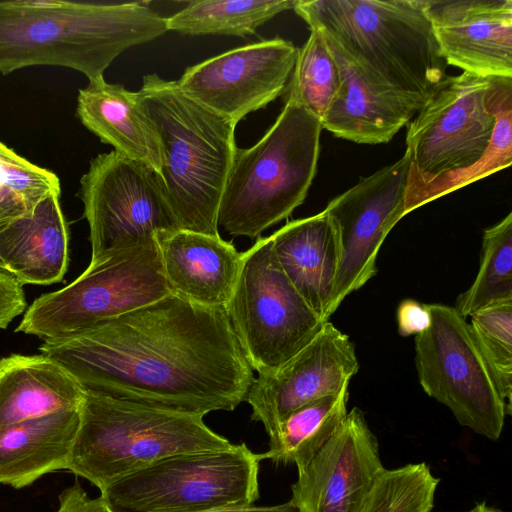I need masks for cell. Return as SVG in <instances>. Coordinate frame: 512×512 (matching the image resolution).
I'll return each mask as SVG.
<instances>
[{
	"instance_id": "6da1fadb",
	"label": "cell",
	"mask_w": 512,
	"mask_h": 512,
	"mask_svg": "<svg viewBox=\"0 0 512 512\" xmlns=\"http://www.w3.org/2000/svg\"><path fill=\"white\" fill-rule=\"evenodd\" d=\"M39 350L86 391L202 417L233 411L255 379L226 308L173 293Z\"/></svg>"
},
{
	"instance_id": "7a4b0ae2",
	"label": "cell",
	"mask_w": 512,
	"mask_h": 512,
	"mask_svg": "<svg viewBox=\"0 0 512 512\" xmlns=\"http://www.w3.org/2000/svg\"><path fill=\"white\" fill-rule=\"evenodd\" d=\"M167 31V18L142 2L0 1V73L62 66L96 81L125 50Z\"/></svg>"
},
{
	"instance_id": "3957f363",
	"label": "cell",
	"mask_w": 512,
	"mask_h": 512,
	"mask_svg": "<svg viewBox=\"0 0 512 512\" xmlns=\"http://www.w3.org/2000/svg\"><path fill=\"white\" fill-rule=\"evenodd\" d=\"M138 95L158 135L159 177L180 229L219 235L218 210L237 149L236 124L148 74Z\"/></svg>"
},
{
	"instance_id": "277c9868",
	"label": "cell",
	"mask_w": 512,
	"mask_h": 512,
	"mask_svg": "<svg viewBox=\"0 0 512 512\" xmlns=\"http://www.w3.org/2000/svg\"><path fill=\"white\" fill-rule=\"evenodd\" d=\"M293 10L400 94L426 102L446 77L421 0H295Z\"/></svg>"
},
{
	"instance_id": "5b68a950",
	"label": "cell",
	"mask_w": 512,
	"mask_h": 512,
	"mask_svg": "<svg viewBox=\"0 0 512 512\" xmlns=\"http://www.w3.org/2000/svg\"><path fill=\"white\" fill-rule=\"evenodd\" d=\"M407 185L486 162L512 163V79L446 76L407 124Z\"/></svg>"
},
{
	"instance_id": "8992f818",
	"label": "cell",
	"mask_w": 512,
	"mask_h": 512,
	"mask_svg": "<svg viewBox=\"0 0 512 512\" xmlns=\"http://www.w3.org/2000/svg\"><path fill=\"white\" fill-rule=\"evenodd\" d=\"M322 125L286 97L274 124L252 147L236 149L218 210V227L255 238L300 206L317 171Z\"/></svg>"
},
{
	"instance_id": "52a82bcc",
	"label": "cell",
	"mask_w": 512,
	"mask_h": 512,
	"mask_svg": "<svg viewBox=\"0 0 512 512\" xmlns=\"http://www.w3.org/2000/svg\"><path fill=\"white\" fill-rule=\"evenodd\" d=\"M233 444L202 416L146 407L86 391L67 470L100 491L164 458Z\"/></svg>"
},
{
	"instance_id": "ba28073f",
	"label": "cell",
	"mask_w": 512,
	"mask_h": 512,
	"mask_svg": "<svg viewBox=\"0 0 512 512\" xmlns=\"http://www.w3.org/2000/svg\"><path fill=\"white\" fill-rule=\"evenodd\" d=\"M261 454L245 443L164 458L105 488L111 512H210L254 505Z\"/></svg>"
},
{
	"instance_id": "9c48e42d",
	"label": "cell",
	"mask_w": 512,
	"mask_h": 512,
	"mask_svg": "<svg viewBox=\"0 0 512 512\" xmlns=\"http://www.w3.org/2000/svg\"><path fill=\"white\" fill-rule=\"evenodd\" d=\"M169 294L159 243L129 248L90 263L67 286L35 299L15 331L64 338Z\"/></svg>"
},
{
	"instance_id": "30bf717a",
	"label": "cell",
	"mask_w": 512,
	"mask_h": 512,
	"mask_svg": "<svg viewBox=\"0 0 512 512\" xmlns=\"http://www.w3.org/2000/svg\"><path fill=\"white\" fill-rule=\"evenodd\" d=\"M226 310L247 360L258 374L283 365L327 322L286 277L270 236L259 237L243 252L241 270Z\"/></svg>"
},
{
	"instance_id": "8fae6325",
	"label": "cell",
	"mask_w": 512,
	"mask_h": 512,
	"mask_svg": "<svg viewBox=\"0 0 512 512\" xmlns=\"http://www.w3.org/2000/svg\"><path fill=\"white\" fill-rule=\"evenodd\" d=\"M78 195L89 225L90 263L159 243L180 229L157 174L115 150L90 161Z\"/></svg>"
},
{
	"instance_id": "7c38bea8",
	"label": "cell",
	"mask_w": 512,
	"mask_h": 512,
	"mask_svg": "<svg viewBox=\"0 0 512 512\" xmlns=\"http://www.w3.org/2000/svg\"><path fill=\"white\" fill-rule=\"evenodd\" d=\"M429 328L415 336V364L427 395L456 420L496 441L509 415L469 324L454 307L428 304Z\"/></svg>"
},
{
	"instance_id": "4fadbf2b",
	"label": "cell",
	"mask_w": 512,
	"mask_h": 512,
	"mask_svg": "<svg viewBox=\"0 0 512 512\" xmlns=\"http://www.w3.org/2000/svg\"><path fill=\"white\" fill-rule=\"evenodd\" d=\"M409 153L391 165L361 178L332 199L324 209L336 229L340 263L330 315L352 292L377 273L379 249L388 233L405 214Z\"/></svg>"
},
{
	"instance_id": "5bb4252c",
	"label": "cell",
	"mask_w": 512,
	"mask_h": 512,
	"mask_svg": "<svg viewBox=\"0 0 512 512\" xmlns=\"http://www.w3.org/2000/svg\"><path fill=\"white\" fill-rule=\"evenodd\" d=\"M297 52L288 40L265 39L190 66L176 82L191 98L237 125L286 91Z\"/></svg>"
},
{
	"instance_id": "9a60e30c",
	"label": "cell",
	"mask_w": 512,
	"mask_h": 512,
	"mask_svg": "<svg viewBox=\"0 0 512 512\" xmlns=\"http://www.w3.org/2000/svg\"><path fill=\"white\" fill-rule=\"evenodd\" d=\"M358 370L354 343L327 321L314 339L283 365L254 379L246 398L251 418L261 422L269 435L299 407L348 386Z\"/></svg>"
},
{
	"instance_id": "2e32d148",
	"label": "cell",
	"mask_w": 512,
	"mask_h": 512,
	"mask_svg": "<svg viewBox=\"0 0 512 512\" xmlns=\"http://www.w3.org/2000/svg\"><path fill=\"white\" fill-rule=\"evenodd\" d=\"M383 466L376 436L354 407L302 468L290 499L300 512H358Z\"/></svg>"
},
{
	"instance_id": "e0dca14e",
	"label": "cell",
	"mask_w": 512,
	"mask_h": 512,
	"mask_svg": "<svg viewBox=\"0 0 512 512\" xmlns=\"http://www.w3.org/2000/svg\"><path fill=\"white\" fill-rule=\"evenodd\" d=\"M446 65L512 78L511 0H421Z\"/></svg>"
},
{
	"instance_id": "ac0fdd59",
	"label": "cell",
	"mask_w": 512,
	"mask_h": 512,
	"mask_svg": "<svg viewBox=\"0 0 512 512\" xmlns=\"http://www.w3.org/2000/svg\"><path fill=\"white\" fill-rule=\"evenodd\" d=\"M319 30L341 76L338 95L320 120L322 128L336 137L359 144L389 142L425 102L400 94L377 81L334 39Z\"/></svg>"
},
{
	"instance_id": "d6986e66",
	"label": "cell",
	"mask_w": 512,
	"mask_h": 512,
	"mask_svg": "<svg viewBox=\"0 0 512 512\" xmlns=\"http://www.w3.org/2000/svg\"><path fill=\"white\" fill-rule=\"evenodd\" d=\"M163 271L171 293L205 307L228 305L243 252L220 235L179 229L159 241Z\"/></svg>"
},
{
	"instance_id": "ffe728a7",
	"label": "cell",
	"mask_w": 512,
	"mask_h": 512,
	"mask_svg": "<svg viewBox=\"0 0 512 512\" xmlns=\"http://www.w3.org/2000/svg\"><path fill=\"white\" fill-rule=\"evenodd\" d=\"M270 238L286 277L314 312L328 321L340 263L338 235L329 215L323 210L292 220Z\"/></svg>"
},
{
	"instance_id": "44dd1931",
	"label": "cell",
	"mask_w": 512,
	"mask_h": 512,
	"mask_svg": "<svg viewBox=\"0 0 512 512\" xmlns=\"http://www.w3.org/2000/svg\"><path fill=\"white\" fill-rule=\"evenodd\" d=\"M59 197L47 196L0 230V270L21 284L50 285L67 271L69 232Z\"/></svg>"
},
{
	"instance_id": "7402d4cb",
	"label": "cell",
	"mask_w": 512,
	"mask_h": 512,
	"mask_svg": "<svg viewBox=\"0 0 512 512\" xmlns=\"http://www.w3.org/2000/svg\"><path fill=\"white\" fill-rule=\"evenodd\" d=\"M76 115L101 142L160 175L161 146L138 95L104 78L79 89Z\"/></svg>"
},
{
	"instance_id": "603a6c76",
	"label": "cell",
	"mask_w": 512,
	"mask_h": 512,
	"mask_svg": "<svg viewBox=\"0 0 512 512\" xmlns=\"http://www.w3.org/2000/svg\"><path fill=\"white\" fill-rule=\"evenodd\" d=\"M86 390L46 355L0 359V429L47 414L79 409Z\"/></svg>"
},
{
	"instance_id": "cb8c5ba5",
	"label": "cell",
	"mask_w": 512,
	"mask_h": 512,
	"mask_svg": "<svg viewBox=\"0 0 512 512\" xmlns=\"http://www.w3.org/2000/svg\"><path fill=\"white\" fill-rule=\"evenodd\" d=\"M80 425V408L28 419L0 429V483L22 488L67 469Z\"/></svg>"
},
{
	"instance_id": "d4e9b609",
	"label": "cell",
	"mask_w": 512,
	"mask_h": 512,
	"mask_svg": "<svg viewBox=\"0 0 512 512\" xmlns=\"http://www.w3.org/2000/svg\"><path fill=\"white\" fill-rule=\"evenodd\" d=\"M348 386L313 400L284 418L269 434L262 460L305 466L333 436L347 415Z\"/></svg>"
},
{
	"instance_id": "484cf974",
	"label": "cell",
	"mask_w": 512,
	"mask_h": 512,
	"mask_svg": "<svg viewBox=\"0 0 512 512\" xmlns=\"http://www.w3.org/2000/svg\"><path fill=\"white\" fill-rule=\"evenodd\" d=\"M295 0H202L167 18V29L181 34L245 37L276 15L293 9Z\"/></svg>"
},
{
	"instance_id": "4316f807",
	"label": "cell",
	"mask_w": 512,
	"mask_h": 512,
	"mask_svg": "<svg viewBox=\"0 0 512 512\" xmlns=\"http://www.w3.org/2000/svg\"><path fill=\"white\" fill-rule=\"evenodd\" d=\"M512 300V213L486 228L482 238L479 270L471 286L456 299L463 317L502 301Z\"/></svg>"
},
{
	"instance_id": "83f0119b",
	"label": "cell",
	"mask_w": 512,
	"mask_h": 512,
	"mask_svg": "<svg viewBox=\"0 0 512 512\" xmlns=\"http://www.w3.org/2000/svg\"><path fill=\"white\" fill-rule=\"evenodd\" d=\"M309 29L307 41L298 48L285 92L321 120L338 95L341 76L322 32L316 27Z\"/></svg>"
},
{
	"instance_id": "f1b7e54d",
	"label": "cell",
	"mask_w": 512,
	"mask_h": 512,
	"mask_svg": "<svg viewBox=\"0 0 512 512\" xmlns=\"http://www.w3.org/2000/svg\"><path fill=\"white\" fill-rule=\"evenodd\" d=\"M439 481L425 462L385 468L358 512H431Z\"/></svg>"
},
{
	"instance_id": "f546056e",
	"label": "cell",
	"mask_w": 512,
	"mask_h": 512,
	"mask_svg": "<svg viewBox=\"0 0 512 512\" xmlns=\"http://www.w3.org/2000/svg\"><path fill=\"white\" fill-rule=\"evenodd\" d=\"M474 341L495 379L506 409L512 412V300L484 307L470 315Z\"/></svg>"
},
{
	"instance_id": "4dcf8cb0",
	"label": "cell",
	"mask_w": 512,
	"mask_h": 512,
	"mask_svg": "<svg viewBox=\"0 0 512 512\" xmlns=\"http://www.w3.org/2000/svg\"><path fill=\"white\" fill-rule=\"evenodd\" d=\"M0 186L34 208L47 196L60 194V181L52 171L39 167L0 142Z\"/></svg>"
},
{
	"instance_id": "1f68e13d",
	"label": "cell",
	"mask_w": 512,
	"mask_h": 512,
	"mask_svg": "<svg viewBox=\"0 0 512 512\" xmlns=\"http://www.w3.org/2000/svg\"><path fill=\"white\" fill-rule=\"evenodd\" d=\"M22 284L11 274L0 270V329L26 311Z\"/></svg>"
},
{
	"instance_id": "d6a6232c",
	"label": "cell",
	"mask_w": 512,
	"mask_h": 512,
	"mask_svg": "<svg viewBox=\"0 0 512 512\" xmlns=\"http://www.w3.org/2000/svg\"><path fill=\"white\" fill-rule=\"evenodd\" d=\"M396 320L401 336H416L426 331L431 324L429 306L414 299H405L397 308Z\"/></svg>"
},
{
	"instance_id": "836d02e7",
	"label": "cell",
	"mask_w": 512,
	"mask_h": 512,
	"mask_svg": "<svg viewBox=\"0 0 512 512\" xmlns=\"http://www.w3.org/2000/svg\"><path fill=\"white\" fill-rule=\"evenodd\" d=\"M80 512H111L106 506L104 500L99 496L91 499L85 496L81 501ZM210 512H300L299 508L289 500L286 503L274 506H249L243 508H231L214 510Z\"/></svg>"
},
{
	"instance_id": "e575fe53",
	"label": "cell",
	"mask_w": 512,
	"mask_h": 512,
	"mask_svg": "<svg viewBox=\"0 0 512 512\" xmlns=\"http://www.w3.org/2000/svg\"><path fill=\"white\" fill-rule=\"evenodd\" d=\"M32 210L16 194L0 186V230Z\"/></svg>"
},
{
	"instance_id": "d590c367",
	"label": "cell",
	"mask_w": 512,
	"mask_h": 512,
	"mask_svg": "<svg viewBox=\"0 0 512 512\" xmlns=\"http://www.w3.org/2000/svg\"><path fill=\"white\" fill-rule=\"evenodd\" d=\"M468 512H502L500 509L488 506L486 503H478L474 508Z\"/></svg>"
}]
</instances>
